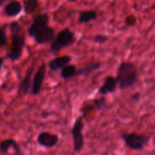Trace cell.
Wrapping results in <instances>:
<instances>
[{
	"label": "cell",
	"instance_id": "cell-1",
	"mask_svg": "<svg viewBox=\"0 0 155 155\" xmlns=\"http://www.w3.org/2000/svg\"><path fill=\"white\" fill-rule=\"evenodd\" d=\"M9 27L12 37L10 51L8 53V57L12 61H16L22 56L26 43V36L22 27L18 21L11 22Z\"/></svg>",
	"mask_w": 155,
	"mask_h": 155
},
{
	"label": "cell",
	"instance_id": "cell-2",
	"mask_svg": "<svg viewBox=\"0 0 155 155\" xmlns=\"http://www.w3.org/2000/svg\"><path fill=\"white\" fill-rule=\"evenodd\" d=\"M116 78L118 86L122 90L134 86L138 80V71L135 64L130 61L120 64L117 70Z\"/></svg>",
	"mask_w": 155,
	"mask_h": 155
},
{
	"label": "cell",
	"instance_id": "cell-3",
	"mask_svg": "<svg viewBox=\"0 0 155 155\" xmlns=\"http://www.w3.org/2000/svg\"><path fill=\"white\" fill-rule=\"evenodd\" d=\"M121 139L127 148L136 151H142L150 140L149 136L136 133H124L121 135Z\"/></svg>",
	"mask_w": 155,
	"mask_h": 155
},
{
	"label": "cell",
	"instance_id": "cell-4",
	"mask_svg": "<svg viewBox=\"0 0 155 155\" xmlns=\"http://www.w3.org/2000/svg\"><path fill=\"white\" fill-rule=\"evenodd\" d=\"M75 42V33L70 30L68 27H65L61 30L54 40L51 43L50 50L53 52H58L63 48L72 45Z\"/></svg>",
	"mask_w": 155,
	"mask_h": 155
},
{
	"label": "cell",
	"instance_id": "cell-5",
	"mask_svg": "<svg viewBox=\"0 0 155 155\" xmlns=\"http://www.w3.org/2000/svg\"><path fill=\"white\" fill-rule=\"evenodd\" d=\"M83 128H84V124H83V117H80L75 120V122L71 130L74 150L77 153L80 152L84 147V136L83 134Z\"/></svg>",
	"mask_w": 155,
	"mask_h": 155
},
{
	"label": "cell",
	"instance_id": "cell-6",
	"mask_svg": "<svg viewBox=\"0 0 155 155\" xmlns=\"http://www.w3.org/2000/svg\"><path fill=\"white\" fill-rule=\"evenodd\" d=\"M49 16L46 13H42L37 15L34 18L33 23H32L31 25L29 27L28 30H27L29 36L30 37L34 38V36L39 31H41L42 29L48 27V24H49Z\"/></svg>",
	"mask_w": 155,
	"mask_h": 155
},
{
	"label": "cell",
	"instance_id": "cell-7",
	"mask_svg": "<svg viewBox=\"0 0 155 155\" xmlns=\"http://www.w3.org/2000/svg\"><path fill=\"white\" fill-rule=\"evenodd\" d=\"M45 73H46V65L42 64L38 68L37 71L35 74L33 78V83H32L31 93L32 95H38L41 92L42 85H43L44 80H45Z\"/></svg>",
	"mask_w": 155,
	"mask_h": 155
},
{
	"label": "cell",
	"instance_id": "cell-8",
	"mask_svg": "<svg viewBox=\"0 0 155 155\" xmlns=\"http://www.w3.org/2000/svg\"><path fill=\"white\" fill-rule=\"evenodd\" d=\"M59 142V137L55 134L42 132L37 137V142L40 146L46 148H51L55 146Z\"/></svg>",
	"mask_w": 155,
	"mask_h": 155
},
{
	"label": "cell",
	"instance_id": "cell-9",
	"mask_svg": "<svg viewBox=\"0 0 155 155\" xmlns=\"http://www.w3.org/2000/svg\"><path fill=\"white\" fill-rule=\"evenodd\" d=\"M55 32L53 27H46L39 31L33 39L36 40V43L39 45H44L46 43H51L54 39L55 38Z\"/></svg>",
	"mask_w": 155,
	"mask_h": 155
},
{
	"label": "cell",
	"instance_id": "cell-10",
	"mask_svg": "<svg viewBox=\"0 0 155 155\" xmlns=\"http://www.w3.org/2000/svg\"><path fill=\"white\" fill-rule=\"evenodd\" d=\"M117 86L118 82L116 77H114L113 76H107L104 79V84L98 89V93L101 95L113 93L116 91Z\"/></svg>",
	"mask_w": 155,
	"mask_h": 155
},
{
	"label": "cell",
	"instance_id": "cell-11",
	"mask_svg": "<svg viewBox=\"0 0 155 155\" xmlns=\"http://www.w3.org/2000/svg\"><path fill=\"white\" fill-rule=\"evenodd\" d=\"M33 73V71L32 68L28 70L25 77L23 79L22 81L21 82V84H20L19 87H18V95H27L31 92L32 83H33V79H32Z\"/></svg>",
	"mask_w": 155,
	"mask_h": 155
},
{
	"label": "cell",
	"instance_id": "cell-12",
	"mask_svg": "<svg viewBox=\"0 0 155 155\" xmlns=\"http://www.w3.org/2000/svg\"><path fill=\"white\" fill-rule=\"evenodd\" d=\"M71 61H72V58L69 55H63L54 58L48 63V68L51 71H60L67 65L70 64Z\"/></svg>",
	"mask_w": 155,
	"mask_h": 155
},
{
	"label": "cell",
	"instance_id": "cell-13",
	"mask_svg": "<svg viewBox=\"0 0 155 155\" xmlns=\"http://www.w3.org/2000/svg\"><path fill=\"white\" fill-rule=\"evenodd\" d=\"M101 68V63L99 61H91L86 64L83 67L77 71V76H89Z\"/></svg>",
	"mask_w": 155,
	"mask_h": 155
},
{
	"label": "cell",
	"instance_id": "cell-14",
	"mask_svg": "<svg viewBox=\"0 0 155 155\" xmlns=\"http://www.w3.org/2000/svg\"><path fill=\"white\" fill-rule=\"evenodd\" d=\"M10 148H13L16 153H21L18 142L13 139H7L3 140L0 143V151L2 153H7Z\"/></svg>",
	"mask_w": 155,
	"mask_h": 155
},
{
	"label": "cell",
	"instance_id": "cell-15",
	"mask_svg": "<svg viewBox=\"0 0 155 155\" xmlns=\"http://www.w3.org/2000/svg\"><path fill=\"white\" fill-rule=\"evenodd\" d=\"M22 11V5L18 1H12L5 7V12L8 17H15Z\"/></svg>",
	"mask_w": 155,
	"mask_h": 155
},
{
	"label": "cell",
	"instance_id": "cell-16",
	"mask_svg": "<svg viewBox=\"0 0 155 155\" xmlns=\"http://www.w3.org/2000/svg\"><path fill=\"white\" fill-rule=\"evenodd\" d=\"M97 18H98V13L95 11H82V12H80L79 22L82 24H86V23L95 21Z\"/></svg>",
	"mask_w": 155,
	"mask_h": 155
},
{
	"label": "cell",
	"instance_id": "cell-17",
	"mask_svg": "<svg viewBox=\"0 0 155 155\" xmlns=\"http://www.w3.org/2000/svg\"><path fill=\"white\" fill-rule=\"evenodd\" d=\"M77 68L74 64H68L61 70V77L64 80H70L77 76Z\"/></svg>",
	"mask_w": 155,
	"mask_h": 155
},
{
	"label": "cell",
	"instance_id": "cell-18",
	"mask_svg": "<svg viewBox=\"0 0 155 155\" xmlns=\"http://www.w3.org/2000/svg\"><path fill=\"white\" fill-rule=\"evenodd\" d=\"M39 3L38 0H27L24 2V11L27 14H33L39 9Z\"/></svg>",
	"mask_w": 155,
	"mask_h": 155
},
{
	"label": "cell",
	"instance_id": "cell-19",
	"mask_svg": "<svg viewBox=\"0 0 155 155\" xmlns=\"http://www.w3.org/2000/svg\"><path fill=\"white\" fill-rule=\"evenodd\" d=\"M93 104L95 106V109L98 110H103V109L106 108L107 107V99L104 97V95H102L100 98H96L93 101Z\"/></svg>",
	"mask_w": 155,
	"mask_h": 155
},
{
	"label": "cell",
	"instance_id": "cell-20",
	"mask_svg": "<svg viewBox=\"0 0 155 155\" xmlns=\"http://www.w3.org/2000/svg\"><path fill=\"white\" fill-rule=\"evenodd\" d=\"M7 34L5 27H1L0 28V48L5 47L7 45Z\"/></svg>",
	"mask_w": 155,
	"mask_h": 155
},
{
	"label": "cell",
	"instance_id": "cell-21",
	"mask_svg": "<svg viewBox=\"0 0 155 155\" xmlns=\"http://www.w3.org/2000/svg\"><path fill=\"white\" fill-rule=\"evenodd\" d=\"M108 39V37L105 35H102V34H97L94 36L93 38V41L96 43L98 44H103L104 42H106Z\"/></svg>",
	"mask_w": 155,
	"mask_h": 155
},
{
	"label": "cell",
	"instance_id": "cell-22",
	"mask_svg": "<svg viewBox=\"0 0 155 155\" xmlns=\"http://www.w3.org/2000/svg\"><path fill=\"white\" fill-rule=\"evenodd\" d=\"M94 109H95V106L93 105H89V106H86V107H83V109L81 110V111L83 112V117H86V114H87L88 113H89V111H91V110H94Z\"/></svg>",
	"mask_w": 155,
	"mask_h": 155
},
{
	"label": "cell",
	"instance_id": "cell-23",
	"mask_svg": "<svg viewBox=\"0 0 155 155\" xmlns=\"http://www.w3.org/2000/svg\"><path fill=\"white\" fill-rule=\"evenodd\" d=\"M3 64H4V59H3L2 58L0 57V70H1V68H2Z\"/></svg>",
	"mask_w": 155,
	"mask_h": 155
},
{
	"label": "cell",
	"instance_id": "cell-24",
	"mask_svg": "<svg viewBox=\"0 0 155 155\" xmlns=\"http://www.w3.org/2000/svg\"><path fill=\"white\" fill-rule=\"evenodd\" d=\"M6 1H7V0H0V6L2 5L3 3H4L5 2H6Z\"/></svg>",
	"mask_w": 155,
	"mask_h": 155
},
{
	"label": "cell",
	"instance_id": "cell-25",
	"mask_svg": "<svg viewBox=\"0 0 155 155\" xmlns=\"http://www.w3.org/2000/svg\"><path fill=\"white\" fill-rule=\"evenodd\" d=\"M14 155H25V154H23V153L21 152V153H16V154H15Z\"/></svg>",
	"mask_w": 155,
	"mask_h": 155
},
{
	"label": "cell",
	"instance_id": "cell-26",
	"mask_svg": "<svg viewBox=\"0 0 155 155\" xmlns=\"http://www.w3.org/2000/svg\"><path fill=\"white\" fill-rule=\"evenodd\" d=\"M68 1H70V2H76V1H77V0H68Z\"/></svg>",
	"mask_w": 155,
	"mask_h": 155
}]
</instances>
